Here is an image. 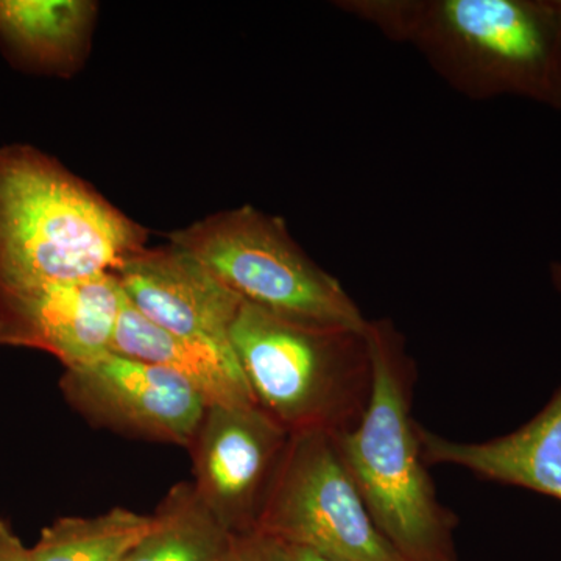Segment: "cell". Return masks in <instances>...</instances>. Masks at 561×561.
Listing matches in <instances>:
<instances>
[{
    "instance_id": "6da1fadb",
    "label": "cell",
    "mask_w": 561,
    "mask_h": 561,
    "mask_svg": "<svg viewBox=\"0 0 561 561\" xmlns=\"http://www.w3.org/2000/svg\"><path fill=\"white\" fill-rule=\"evenodd\" d=\"M339 9L419 50L460 94L561 110V0H350Z\"/></svg>"
},
{
    "instance_id": "7a4b0ae2",
    "label": "cell",
    "mask_w": 561,
    "mask_h": 561,
    "mask_svg": "<svg viewBox=\"0 0 561 561\" xmlns=\"http://www.w3.org/2000/svg\"><path fill=\"white\" fill-rule=\"evenodd\" d=\"M147 238L60 161L25 144L0 147V291L117 273Z\"/></svg>"
},
{
    "instance_id": "3957f363",
    "label": "cell",
    "mask_w": 561,
    "mask_h": 561,
    "mask_svg": "<svg viewBox=\"0 0 561 561\" xmlns=\"http://www.w3.org/2000/svg\"><path fill=\"white\" fill-rule=\"evenodd\" d=\"M373 390L356 430L335 438L376 526L408 561H459V518L438 500L413 420L415 362L390 319L368 323Z\"/></svg>"
},
{
    "instance_id": "277c9868",
    "label": "cell",
    "mask_w": 561,
    "mask_h": 561,
    "mask_svg": "<svg viewBox=\"0 0 561 561\" xmlns=\"http://www.w3.org/2000/svg\"><path fill=\"white\" fill-rule=\"evenodd\" d=\"M367 330L301 323L243 302L231 345L257 405L284 430L339 438L370 402Z\"/></svg>"
},
{
    "instance_id": "5b68a950",
    "label": "cell",
    "mask_w": 561,
    "mask_h": 561,
    "mask_svg": "<svg viewBox=\"0 0 561 561\" xmlns=\"http://www.w3.org/2000/svg\"><path fill=\"white\" fill-rule=\"evenodd\" d=\"M169 241L249 305L301 323L367 330L370 320L341 280L305 253L279 217L245 205L173 231Z\"/></svg>"
},
{
    "instance_id": "8992f818",
    "label": "cell",
    "mask_w": 561,
    "mask_h": 561,
    "mask_svg": "<svg viewBox=\"0 0 561 561\" xmlns=\"http://www.w3.org/2000/svg\"><path fill=\"white\" fill-rule=\"evenodd\" d=\"M256 530L334 561H408L376 526L327 434L291 435Z\"/></svg>"
},
{
    "instance_id": "52a82bcc",
    "label": "cell",
    "mask_w": 561,
    "mask_h": 561,
    "mask_svg": "<svg viewBox=\"0 0 561 561\" xmlns=\"http://www.w3.org/2000/svg\"><path fill=\"white\" fill-rule=\"evenodd\" d=\"M290 438L257 404L206 409L190 448L192 485L230 534L256 530Z\"/></svg>"
},
{
    "instance_id": "ba28073f",
    "label": "cell",
    "mask_w": 561,
    "mask_h": 561,
    "mask_svg": "<svg viewBox=\"0 0 561 561\" xmlns=\"http://www.w3.org/2000/svg\"><path fill=\"white\" fill-rule=\"evenodd\" d=\"M60 390L94 426L187 449L208 409L205 398L175 373L114 351L66 368Z\"/></svg>"
},
{
    "instance_id": "9c48e42d",
    "label": "cell",
    "mask_w": 561,
    "mask_h": 561,
    "mask_svg": "<svg viewBox=\"0 0 561 561\" xmlns=\"http://www.w3.org/2000/svg\"><path fill=\"white\" fill-rule=\"evenodd\" d=\"M124 291L114 273L0 291V345L44 351L76 368L113 348Z\"/></svg>"
},
{
    "instance_id": "30bf717a",
    "label": "cell",
    "mask_w": 561,
    "mask_h": 561,
    "mask_svg": "<svg viewBox=\"0 0 561 561\" xmlns=\"http://www.w3.org/2000/svg\"><path fill=\"white\" fill-rule=\"evenodd\" d=\"M114 275L128 302L151 323L234 351L231 330L245 301L187 251L172 243L146 247Z\"/></svg>"
},
{
    "instance_id": "8fae6325",
    "label": "cell",
    "mask_w": 561,
    "mask_h": 561,
    "mask_svg": "<svg viewBox=\"0 0 561 561\" xmlns=\"http://www.w3.org/2000/svg\"><path fill=\"white\" fill-rule=\"evenodd\" d=\"M424 461L454 465L482 481L545 494L561 502V386L519 430L493 440L454 442L420 426Z\"/></svg>"
},
{
    "instance_id": "7c38bea8",
    "label": "cell",
    "mask_w": 561,
    "mask_h": 561,
    "mask_svg": "<svg viewBox=\"0 0 561 561\" xmlns=\"http://www.w3.org/2000/svg\"><path fill=\"white\" fill-rule=\"evenodd\" d=\"M111 351L175 373L208 405L257 404L234 351L162 330L140 316L125 295Z\"/></svg>"
},
{
    "instance_id": "4fadbf2b",
    "label": "cell",
    "mask_w": 561,
    "mask_h": 561,
    "mask_svg": "<svg viewBox=\"0 0 561 561\" xmlns=\"http://www.w3.org/2000/svg\"><path fill=\"white\" fill-rule=\"evenodd\" d=\"M98 10L90 0H0V49L22 69L72 76L87 58Z\"/></svg>"
},
{
    "instance_id": "5bb4252c",
    "label": "cell",
    "mask_w": 561,
    "mask_h": 561,
    "mask_svg": "<svg viewBox=\"0 0 561 561\" xmlns=\"http://www.w3.org/2000/svg\"><path fill=\"white\" fill-rule=\"evenodd\" d=\"M154 524L124 561H228L230 534L201 500L192 482L168 491L153 513Z\"/></svg>"
},
{
    "instance_id": "9a60e30c",
    "label": "cell",
    "mask_w": 561,
    "mask_h": 561,
    "mask_svg": "<svg viewBox=\"0 0 561 561\" xmlns=\"http://www.w3.org/2000/svg\"><path fill=\"white\" fill-rule=\"evenodd\" d=\"M153 515L114 507L98 516H62L41 530L35 561H124L149 535Z\"/></svg>"
},
{
    "instance_id": "2e32d148",
    "label": "cell",
    "mask_w": 561,
    "mask_h": 561,
    "mask_svg": "<svg viewBox=\"0 0 561 561\" xmlns=\"http://www.w3.org/2000/svg\"><path fill=\"white\" fill-rule=\"evenodd\" d=\"M228 561H289V551L283 542L254 530L236 535Z\"/></svg>"
},
{
    "instance_id": "e0dca14e",
    "label": "cell",
    "mask_w": 561,
    "mask_h": 561,
    "mask_svg": "<svg viewBox=\"0 0 561 561\" xmlns=\"http://www.w3.org/2000/svg\"><path fill=\"white\" fill-rule=\"evenodd\" d=\"M0 561H35L32 549L24 546L3 518H0Z\"/></svg>"
},
{
    "instance_id": "ac0fdd59",
    "label": "cell",
    "mask_w": 561,
    "mask_h": 561,
    "mask_svg": "<svg viewBox=\"0 0 561 561\" xmlns=\"http://www.w3.org/2000/svg\"><path fill=\"white\" fill-rule=\"evenodd\" d=\"M287 551H289V561H334L324 559V557L317 556V553L311 551H306V549L289 548L287 546Z\"/></svg>"
},
{
    "instance_id": "d6986e66",
    "label": "cell",
    "mask_w": 561,
    "mask_h": 561,
    "mask_svg": "<svg viewBox=\"0 0 561 561\" xmlns=\"http://www.w3.org/2000/svg\"><path fill=\"white\" fill-rule=\"evenodd\" d=\"M549 275H551L552 286L556 287V290L561 295V262H552L551 267H549Z\"/></svg>"
}]
</instances>
